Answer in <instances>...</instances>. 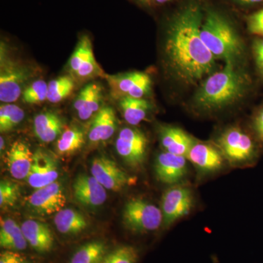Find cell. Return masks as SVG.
Wrapping results in <instances>:
<instances>
[{
    "label": "cell",
    "mask_w": 263,
    "mask_h": 263,
    "mask_svg": "<svg viewBox=\"0 0 263 263\" xmlns=\"http://www.w3.org/2000/svg\"><path fill=\"white\" fill-rule=\"evenodd\" d=\"M142 74L143 72H133L119 75H105V77L108 81L114 98L121 99L129 95Z\"/></svg>",
    "instance_id": "cell-27"
},
{
    "label": "cell",
    "mask_w": 263,
    "mask_h": 263,
    "mask_svg": "<svg viewBox=\"0 0 263 263\" xmlns=\"http://www.w3.org/2000/svg\"><path fill=\"white\" fill-rule=\"evenodd\" d=\"M33 127L38 139L43 143H48L61 136L64 124L60 116L54 112L46 111L34 117Z\"/></svg>",
    "instance_id": "cell-20"
},
{
    "label": "cell",
    "mask_w": 263,
    "mask_h": 263,
    "mask_svg": "<svg viewBox=\"0 0 263 263\" xmlns=\"http://www.w3.org/2000/svg\"><path fill=\"white\" fill-rule=\"evenodd\" d=\"M84 134L76 127L67 128L59 138L57 143V152L60 155H73L84 146Z\"/></svg>",
    "instance_id": "cell-25"
},
{
    "label": "cell",
    "mask_w": 263,
    "mask_h": 263,
    "mask_svg": "<svg viewBox=\"0 0 263 263\" xmlns=\"http://www.w3.org/2000/svg\"><path fill=\"white\" fill-rule=\"evenodd\" d=\"M74 197L84 206H101L107 199L106 189L92 176L80 174L72 185Z\"/></svg>",
    "instance_id": "cell-13"
},
{
    "label": "cell",
    "mask_w": 263,
    "mask_h": 263,
    "mask_svg": "<svg viewBox=\"0 0 263 263\" xmlns=\"http://www.w3.org/2000/svg\"><path fill=\"white\" fill-rule=\"evenodd\" d=\"M0 143H1V146H0V149H1L2 152L3 148H5V140L4 138H3V137H1V138H0Z\"/></svg>",
    "instance_id": "cell-39"
},
{
    "label": "cell",
    "mask_w": 263,
    "mask_h": 263,
    "mask_svg": "<svg viewBox=\"0 0 263 263\" xmlns=\"http://www.w3.org/2000/svg\"><path fill=\"white\" fill-rule=\"evenodd\" d=\"M156 176L160 182L175 184L187 174L186 157L163 152L157 156L155 164Z\"/></svg>",
    "instance_id": "cell-14"
},
{
    "label": "cell",
    "mask_w": 263,
    "mask_h": 263,
    "mask_svg": "<svg viewBox=\"0 0 263 263\" xmlns=\"http://www.w3.org/2000/svg\"><path fill=\"white\" fill-rule=\"evenodd\" d=\"M200 36L214 57L227 64H233L243 52V46L235 29L216 12L208 13L201 26Z\"/></svg>",
    "instance_id": "cell-3"
},
{
    "label": "cell",
    "mask_w": 263,
    "mask_h": 263,
    "mask_svg": "<svg viewBox=\"0 0 263 263\" xmlns=\"http://www.w3.org/2000/svg\"><path fill=\"white\" fill-rule=\"evenodd\" d=\"M193 206V197L188 188L175 186L164 193L162 200L163 224L168 227L187 215Z\"/></svg>",
    "instance_id": "cell-11"
},
{
    "label": "cell",
    "mask_w": 263,
    "mask_h": 263,
    "mask_svg": "<svg viewBox=\"0 0 263 263\" xmlns=\"http://www.w3.org/2000/svg\"><path fill=\"white\" fill-rule=\"evenodd\" d=\"M53 222L60 233L67 235L79 234L89 226L86 217L73 209H63L56 213Z\"/></svg>",
    "instance_id": "cell-22"
},
{
    "label": "cell",
    "mask_w": 263,
    "mask_h": 263,
    "mask_svg": "<svg viewBox=\"0 0 263 263\" xmlns=\"http://www.w3.org/2000/svg\"><path fill=\"white\" fill-rule=\"evenodd\" d=\"M253 48L256 64L263 75V39L255 41Z\"/></svg>",
    "instance_id": "cell-34"
},
{
    "label": "cell",
    "mask_w": 263,
    "mask_h": 263,
    "mask_svg": "<svg viewBox=\"0 0 263 263\" xmlns=\"http://www.w3.org/2000/svg\"><path fill=\"white\" fill-rule=\"evenodd\" d=\"M107 254L106 245L100 240H94L79 247L69 263H99Z\"/></svg>",
    "instance_id": "cell-26"
},
{
    "label": "cell",
    "mask_w": 263,
    "mask_h": 263,
    "mask_svg": "<svg viewBox=\"0 0 263 263\" xmlns=\"http://www.w3.org/2000/svg\"><path fill=\"white\" fill-rule=\"evenodd\" d=\"M158 3H166V2H168L170 0H156Z\"/></svg>",
    "instance_id": "cell-40"
},
{
    "label": "cell",
    "mask_w": 263,
    "mask_h": 263,
    "mask_svg": "<svg viewBox=\"0 0 263 263\" xmlns=\"http://www.w3.org/2000/svg\"><path fill=\"white\" fill-rule=\"evenodd\" d=\"M160 136L165 152L186 157L195 142L182 129L169 126L161 128Z\"/></svg>",
    "instance_id": "cell-21"
},
{
    "label": "cell",
    "mask_w": 263,
    "mask_h": 263,
    "mask_svg": "<svg viewBox=\"0 0 263 263\" xmlns=\"http://www.w3.org/2000/svg\"><path fill=\"white\" fill-rule=\"evenodd\" d=\"M20 196V190L17 183L3 180L0 183V205L13 206Z\"/></svg>",
    "instance_id": "cell-31"
},
{
    "label": "cell",
    "mask_w": 263,
    "mask_h": 263,
    "mask_svg": "<svg viewBox=\"0 0 263 263\" xmlns=\"http://www.w3.org/2000/svg\"><path fill=\"white\" fill-rule=\"evenodd\" d=\"M91 174L106 190L119 192L136 182L114 161L105 156L95 157L91 162Z\"/></svg>",
    "instance_id": "cell-7"
},
{
    "label": "cell",
    "mask_w": 263,
    "mask_h": 263,
    "mask_svg": "<svg viewBox=\"0 0 263 263\" xmlns=\"http://www.w3.org/2000/svg\"><path fill=\"white\" fill-rule=\"evenodd\" d=\"M34 153L25 143L17 141L12 144L7 155V164L12 177L27 179L30 171Z\"/></svg>",
    "instance_id": "cell-17"
},
{
    "label": "cell",
    "mask_w": 263,
    "mask_h": 263,
    "mask_svg": "<svg viewBox=\"0 0 263 263\" xmlns=\"http://www.w3.org/2000/svg\"><path fill=\"white\" fill-rule=\"evenodd\" d=\"M123 222L134 233H148L158 230L163 224L162 210L143 199L133 198L124 205Z\"/></svg>",
    "instance_id": "cell-4"
},
{
    "label": "cell",
    "mask_w": 263,
    "mask_h": 263,
    "mask_svg": "<svg viewBox=\"0 0 263 263\" xmlns=\"http://www.w3.org/2000/svg\"><path fill=\"white\" fill-rule=\"evenodd\" d=\"M148 139L144 133L134 128H123L116 141L117 153L128 165L138 168L146 160Z\"/></svg>",
    "instance_id": "cell-6"
},
{
    "label": "cell",
    "mask_w": 263,
    "mask_h": 263,
    "mask_svg": "<svg viewBox=\"0 0 263 263\" xmlns=\"http://www.w3.org/2000/svg\"><path fill=\"white\" fill-rule=\"evenodd\" d=\"M223 157L222 154L214 146L197 142H195L186 155V158L203 173L215 172L221 169L224 164Z\"/></svg>",
    "instance_id": "cell-15"
},
{
    "label": "cell",
    "mask_w": 263,
    "mask_h": 263,
    "mask_svg": "<svg viewBox=\"0 0 263 263\" xmlns=\"http://www.w3.org/2000/svg\"><path fill=\"white\" fill-rule=\"evenodd\" d=\"M0 63V100L3 103H14L23 93L30 72L25 66L5 56L2 48Z\"/></svg>",
    "instance_id": "cell-5"
},
{
    "label": "cell",
    "mask_w": 263,
    "mask_h": 263,
    "mask_svg": "<svg viewBox=\"0 0 263 263\" xmlns=\"http://www.w3.org/2000/svg\"><path fill=\"white\" fill-rule=\"evenodd\" d=\"M75 84L72 78L69 76L57 78L48 84V101L52 103H60L72 93Z\"/></svg>",
    "instance_id": "cell-28"
},
{
    "label": "cell",
    "mask_w": 263,
    "mask_h": 263,
    "mask_svg": "<svg viewBox=\"0 0 263 263\" xmlns=\"http://www.w3.org/2000/svg\"><path fill=\"white\" fill-rule=\"evenodd\" d=\"M112 259H113V252H110L107 254L99 263H112Z\"/></svg>",
    "instance_id": "cell-37"
},
{
    "label": "cell",
    "mask_w": 263,
    "mask_h": 263,
    "mask_svg": "<svg viewBox=\"0 0 263 263\" xmlns=\"http://www.w3.org/2000/svg\"><path fill=\"white\" fill-rule=\"evenodd\" d=\"M202 13L197 4H190L170 24L164 52L170 68L180 80L195 84L211 73L215 57L200 36Z\"/></svg>",
    "instance_id": "cell-1"
},
{
    "label": "cell",
    "mask_w": 263,
    "mask_h": 263,
    "mask_svg": "<svg viewBox=\"0 0 263 263\" xmlns=\"http://www.w3.org/2000/svg\"><path fill=\"white\" fill-rule=\"evenodd\" d=\"M119 100L123 117L128 124L138 125L146 117L150 108V103L147 100L129 96L124 97Z\"/></svg>",
    "instance_id": "cell-24"
},
{
    "label": "cell",
    "mask_w": 263,
    "mask_h": 263,
    "mask_svg": "<svg viewBox=\"0 0 263 263\" xmlns=\"http://www.w3.org/2000/svg\"><path fill=\"white\" fill-rule=\"evenodd\" d=\"M117 128V120L115 112L111 107H104L95 114L91 122L89 140L91 143L108 141Z\"/></svg>",
    "instance_id": "cell-18"
},
{
    "label": "cell",
    "mask_w": 263,
    "mask_h": 263,
    "mask_svg": "<svg viewBox=\"0 0 263 263\" xmlns=\"http://www.w3.org/2000/svg\"><path fill=\"white\" fill-rule=\"evenodd\" d=\"M71 73L80 80H87L104 76L103 71L95 60L91 41L88 36L81 38L68 62Z\"/></svg>",
    "instance_id": "cell-8"
},
{
    "label": "cell",
    "mask_w": 263,
    "mask_h": 263,
    "mask_svg": "<svg viewBox=\"0 0 263 263\" xmlns=\"http://www.w3.org/2000/svg\"><path fill=\"white\" fill-rule=\"evenodd\" d=\"M241 3H245V4H253V3H259L262 0H237Z\"/></svg>",
    "instance_id": "cell-38"
},
{
    "label": "cell",
    "mask_w": 263,
    "mask_h": 263,
    "mask_svg": "<svg viewBox=\"0 0 263 263\" xmlns=\"http://www.w3.org/2000/svg\"><path fill=\"white\" fill-rule=\"evenodd\" d=\"M221 154L232 163H241L253 157L254 144L250 137L239 129L231 128L219 139Z\"/></svg>",
    "instance_id": "cell-9"
},
{
    "label": "cell",
    "mask_w": 263,
    "mask_h": 263,
    "mask_svg": "<svg viewBox=\"0 0 263 263\" xmlns=\"http://www.w3.org/2000/svg\"><path fill=\"white\" fill-rule=\"evenodd\" d=\"M101 86L89 84L81 90L74 102V108L81 120H87L100 110L102 102Z\"/></svg>",
    "instance_id": "cell-19"
},
{
    "label": "cell",
    "mask_w": 263,
    "mask_h": 263,
    "mask_svg": "<svg viewBox=\"0 0 263 263\" xmlns=\"http://www.w3.org/2000/svg\"><path fill=\"white\" fill-rule=\"evenodd\" d=\"M48 84L43 80H37L29 85L22 93L25 103L37 105L47 100Z\"/></svg>",
    "instance_id": "cell-30"
},
{
    "label": "cell",
    "mask_w": 263,
    "mask_h": 263,
    "mask_svg": "<svg viewBox=\"0 0 263 263\" xmlns=\"http://www.w3.org/2000/svg\"><path fill=\"white\" fill-rule=\"evenodd\" d=\"M28 243L22 231V227L13 219L7 218L2 219L0 224V247L6 250H24Z\"/></svg>",
    "instance_id": "cell-23"
},
{
    "label": "cell",
    "mask_w": 263,
    "mask_h": 263,
    "mask_svg": "<svg viewBox=\"0 0 263 263\" xmlns=\"http://www.w3.org/2000/svg\"><path fill=\"white\" fill-rule=\"evenodd\" d=\"M23 109L11 103H6L0 107V131L5 133L14 129L23 121Z\"/></svg>",
    "instance_id": "cell-29"
},
{
    "label": "cell",
    "mask_w": 263,
    "mask_h": 263,
    "mask_svg": "<svg viewBox=\"0 0 263 263\" xmlns=\"http://www.w3.org/2000/svg\"><path fill=\"white\" fill-rule=\"evenodd\" d=\"M29 207L41 215H50L64 209L66 196L63 186L58 181L37 189L27 199Z\"/></svg>",
    "instance_id": "cell-10"
},
{
    "label": "cell",
    "mask_w": 263,
    "mask_h": 263,
    "mask_svg": "<svg viewBox=\"0 0 263 263\" xmlns=\"http://www.w3.org/2000/svg\"><path fill=\"white\" fill-rule=\"evenodd\" d=\"M23 257L18 252L6 250L0 254V263H17Z\"/></svg>",
    "instance_id": "cell-35"
},
{
    "label": "cell",
    "mask_w": 263,
    "mask_h": 263,
    "mask_svg": "<svg viewBox=\"0 0 263 263\" xmlns=\"http://www.w3.org/2000/svg\"><path fill=\"white\" fill-rule=\"evenodd\" d=\"M112 252V263H137L139 257L138 250L133 246H122Z\"/></svg>",
    "instance_id": "cell-32"
},
{
    "label": "cell",
    "mask_w": 263,
    "mask_h": 263,
    "mask_svg": "<svg viewBox=\"0 0 263 263\" xmlns=\"http://www.w3.org/2000/svg\"><path fill=\"white\" fill-rule=\"evenodd\" d=\"M246 79L232 63L208 78L195 98L197 106L205 110L233 103L245 93Z\"/></svg>",
    "instance_id": "cell-2"
},
{
    "label": "cell",
    "mask_w": 263,
    "mask_h": 263,
    "mask_svg": "<svg viewBox=\"0 0 263 263\" xmlns=\"http://www.w3.org/2000/svg\"><path fill=\"white\" fill-rule=\"evenodd\" d=\"M248 29L253 34L263 35V10L249 17Z\"/></svg>",
    "instance_id": "cell-33"
},
{
    "label": "cell",
    "mask_w": 263,
    "mask_h": 263,
    "mask_svg": "<svg viewBox=\"0 0 263 263\" xmlns=\"http://www.w3.org/2000/svg\"><path fill=\"white\" fill-rule=\"evenodd\" d=\"M58 177L59 168L56 160L45 151H36L27 178L29 186L37 190L55 182Z\"/></svg>",
    "instance_id": "cell-12"
},
{
    "label": "cell",
    "mask_w": 263,
    "mask_h": 263,
    "mask_svg": "<svg viewBox=\"0 0 263 263\" xmlns=\"http://www.w3.org/2000/svg\"><path fill=\"white\" fill-rule=\"evenodd\" d=\"M21 227L27 243L38 253H47L53 249L54 238L47 224L34 219H27Z\"/></svg>",
    "instance_id": "cell-16"
},
{
    "label": "cell",
    "mask_w": 263,
    "mask_h": 263,
    "mask_svg": "<svg viewBox=\"0 0 263 263\" xmlns=\"http://www.w3.org/2000/svg\"><path fill=\"white\" fill-rule=\"evenodd\" d=\"M256 129L259 134V136L263 138V110L257 116L255 122Z\"/></svg>",
    "instance_id": "cell-36"
}]
</instances>
